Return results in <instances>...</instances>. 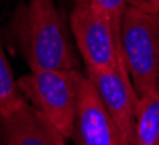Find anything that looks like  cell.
I'll return each instance as SVG.
<instances>
[{"label": "cell", "instance_id": "1", "mask_svg": "<svg viewBox=\"0 0 159 145\" xmlns=\"http://www.w3.org/2000/svg\"><path fill=\"white\" fill-rule=\"evenodd\" d=\"M11 36L30 72L79 69L65 20L55 0H27L13 12Z\"/></svg>", "mask_w": 159, "mask_h": 145}, {"label": "cell", "instance_id": "2", "mask_svg": "<svg viewBox=\"0 0 159 145\" xmlns=\"http://www.w3.org/2000/svg\"><path fill=\"white\" fill-rule=\"evenodd\" d=\"M85 73L79 69L34 71L17 79L25 99L48 118L63 137L72 138L79 86Z\"/></svg>", "mask_w": 159, "mask_h": 145}, {"label": "cell", "instance_id": "3", "mask_svg": "<svg viewBox=\"0 0 159 145\" xmlns=\"http://www.w3.org/2000/svg\"><path fill=\"white\" fill-rule=\"evenodd\" d=\"M120 36L123 59L138 98L159 93V13L128 6Z\"/></svg>", "mask_w": 159, "mask_h": 145}, {"label": "cell", "instance_id": "4", "mask_svg": "<svg viewBox=\"0 0 159 145\" xmlns=\"http://www.w3.org/2000/svg\"><path fill=\"white\" fill-rule=\"evenodd\" d=\"M69 29L86 68H120L128 72L116 46L111 22L105 15L88 6L75 4L69 16Z\"/></svg>", "mask_w": 159, "mask_h": 145}, {"label": "cell", "instance_id": "5", "mask_svg": "<svg viewBox=\"0 0 159 145\" xmlns=\"http://www.w3.org/2000/svg\"><path fill=\"white\" fill-rule=\"evenodd\" d=\"M72 138L76 145H132L86 76L79 86Z\"/></svg>", "mask_w": 159, "mask_h": 145}, {"label": "cell", "instance_id": "6", "mask_svg": "<svg viewBox=\"0 0 159 145\" xmlns=\"http://www.w3.org/2000/svg\"><path fill=\"white\" fill-rule=\"evenodd\" d=\"M85 76L95 86L107 112L133 145L138 95L129 73L120 68L98 69L85 66Z\"/></svg>", "mask_w": 159, "mask_h": 145}, {"label": "cell", "instance_id": "7", "mask_svg": "<svg viewBox=\"0 0 159 145\" xmlns=\"http://www.w3.org/2000/svg\"><path fill=\"white\" fill-rule=\"evenodd\" d=\"M2 145H66V138L29 102L0 118Z\"/></svg>", "mask_w": 159, "mask_h": 145}, {"label": "cell", "instance_id": "8", "mask_svg": "<svg viewBox=\"0 0 159 145\" xmlns=\"http://www.w3.org/2000/svg\"><path fill=\"white\" fill-rule=\"evenodd\" d=\"M133 145H159V93L138 98Z\"/></svg>", "mask_w": 159, "mask_h": 145}, {"label": "cell", "instance_id": "9", "mask_svg": "<svg viewBox=\"0 0 159 145\" xmlns=\"http://www.w3.org/2000/svg\"><path fill=\"white\" fill-rule=\"evenodd\" d=\"M25 102L0 42V118L19 109Z\"/></svg>", "mask_w": 159, "mask_h": 145}, {"label": "cell", "instance_id": "10", "mask_svg": "<svg viewBox=\"0 0 159 145\" xmlns=\"http://www.w3.org/2000/svg\"><path fill=\"white\" fill-rule=\"evenodd\" d=\"M75 4L88 6V7L99 12V13L105 15L109 19L112 32H113V36H115L116 46L119 49L120 56L123 58L122 36L120 35H122V20L125 10L128 7V0H75Z\"/></svg>", "mask_w": 159, "mask_h": 145}, {"label": "cell", "instance_id": "11", "mask_svg": "<svg viewBox=\"0 0 159 145\" xmlns=\"http://www.w3.org/2000/svg\"><path fill=\"white\" fill-rule=\"evenodd\" d=\"M128 6L145 13H159V0H128Z\"/></svg>", "mask_w": 159, "mask_h": 145}, {"label": "cell", "instance_id": "12", "mask_svg": "<svg viewBox=\"0 0 159 145\" xmlns=\"http://www.w3.org/2000/svg\"><path fill=\"white\" fill-rule=\"evenodd\" d=\"M0 145H2V124H0Z\"/></svg>", "mask_w": 159, "mask_h": 145}]
</instances>
